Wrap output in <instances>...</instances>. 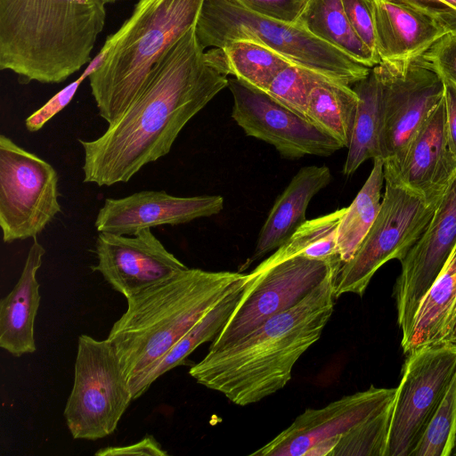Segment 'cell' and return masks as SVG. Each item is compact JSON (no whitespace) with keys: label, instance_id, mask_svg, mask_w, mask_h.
Here are the masks:
<instances>
[{"label":"cell","instance_id":"obj_1","mask_svg":"<svg viewBox=\"0 0 456 456\" xmlns=\"http://www.w3.org/2000/svg\"><path fill=\"white\" fill-rule=\"evenodd\" d=\"M195 26L156 65L118 120L94 140L78 139L85 183L111 186L128 182L144 166L166 156L185 125L228 86V76L207 58Z\"/></svg>","mask_w":456,"mask_h":456},{"label":"cell","instance_id":"obj_2","mask_svg":"<svg viewBox=\"0 0 456 456\" xmlns=\"http://www.w3.org/2000/svg\"><path fill=\"white\" fill-rule=\"evenodd\" d=\"M338 269L291 308L236 342L209 349L189 374L240 406L256 403L282 389L291 379L296 362L319 340L332 315Z\"/></svg>","mask_w":456,"mask_h":456},{"label":"cell","instance_id":"obj_3","mask_svg":"<svg viewBox=\"0 0 456 456\" xmlns=\"http://www.w3.org/2000/svg\"><path fill=\"white\" fill-rule=\"evenodd\" d=\"M102 0H0V69L20 83L55 84L91 61Z\"/></svg>","mask_w":456,"mask_h":456},{"label":"cell","instance_id":"obj_4","mask_svg":"<svg viewBox=\"0 0 456 456\" xmlns=\"http://www.w3.org/2000/svg\"><path fill=\"white\" fill-rule=\"evenodd\" d=\"M187 268L126 298L113 345L133 392L170 348L245 276Z\"/></svg>","mask_w":456,"mask_h":456},{"label":"cell","instance_id":"obj_5","mask_svg":"<svg viewBox=\"0 0 456 456\" xmlns=\"http://www.w3.org/2000/svg\"><path fill=\"white\" fill-rule=\"evenodd\" d=\"M204 0H139L109 37L103 60L89 76L99 115L118 120L144 87L170 48L196 25Z\"/></svg>","mask_w":456,"mask_h":456},{"label":"cell","instance_id":"obj_6","mask_svg":"<svg viewBox=\"0 0 456 456\" xmlns=\"http://www.w3.org/2000/svg\"><path fill=\"white\" fill-rule=\"evenodd\" d=\"M396 388L376 387L306 409L253 456H387Z\"/></svg>","mask_w":456,"mask_h":456},{"label":"cell","instance_id":"obj_7","mask_svg":"<svg viewBox=\"0 0 456 456\" xmlns=\"http://www.w3.org/2000/svg\"><path fill=\"white\" fill-rule=\"evenodd\" d=\"M195 28L204 49L251 39L294 64L351 86L370 69L296 23L256 13L234 0H204Z\"/></svg>","mask_w":456,"mask_h":456},{"label":"cell","instance_id":"obj_8","mask_svg":"<svg viewBox=\"0 0 456 456\" xmlns=\"http://www.w3.org/2000/svg\"><path fill=\"white\" fill-rule=\"evenodd\" d=\"M385 183L374 223L353 257L338 270L335 298L346 293L362 297L384 264L392 259L402 261L426 230L441 200L429 201L399 182L385 179Z\"/></svg>","mask_w":456,"mask_h":456},{"label":"cell","instance_id":"obj_9","mask_svg":"<svg viewBox=\"0 0 456 456\" xmlns=\"http://www.w3.org/2000/svg\"><path fill=\"white\" fill-rule=\"evenodd\" d=\"M132 400L110 341L79 336L73 387L63 412L72 437L95 441L111 435Z\"/></svg>","mask_w":456,"mask_h":456},{"label":"cell","instance_id":"obj_10","mask_svg":"<svg viewBox=\"0 0 456 456\" xmlns=\"http://www.w3.org/2000/svg\"><path fill=\"white\" fill-rule=\"evenodd\" d=\"M55 168L0 135V227L3 241L37 238L61 212Z\"/></svg>","mask_w":456,"mask_h":456},{"label":"cell","instance_id":"obj_11","mask_svg":"<svg viewBox=\"0 0 456 456\" xmlns=\"http://www.w3.org/2000/svg\"><path fill=\"white\" fill-rule=\"evenodd\" d=\"M378 67L382 82L380 151L387 175L403 163L414 136L443 99L444 84L417 59L380 61Z\"/></svg>","mask_w":456,"mask_h":456},{"label":"cell","instance_id":"obj_12","mask_svg":"<svg viewBox=\"0 0 456 456\" xmlns=\"http://www.w3.org/2000/svg\"><path fill=\"white\" fill-rule=\"evenodd\" d=\"M396 387L387 456H411L456 372V346L442 343L406 355Z\"/></svg>","mask_w":456,"mask_h":456},{"label":"cell","instance_id":"obj_13","mask_svg":"<svg viewBox=\"0 0 456 456\" xmlns=\"http://www.w3.org/2000/svg\"><path fill=\"white\" fill-rule=\"evenodd\" d=\"M341 264L340 258L322 260L296 256L257 274L248 273L241 298L209 349L231 345L266 320L291 308Z\"/></svg>","mask_w":456,"mask_h":456},{"label":"cell","instance_id":"obj_14","mask_svg":"<svg viewBox=\"0 0 456 456\" xmlns=\"http://www.w3.org/2000/svg\"><path fill=\"white\" fill-rule=\"evenodd\" d=\"M233 98L232 118L248 135L273 145L286 159L328 157L342 145L310 120L281 104L266 92L228 78Z\"/></svg>","mask_w":456,"mask_h":456},{"label":"cell","instance_id":"obj_15","mask_svg":"<svg viewBox=\"0 0 456 456\" xmlns=\"http://www.w3.org/2000/svg\"><path fill=\"white\" fill-rule=\"evenodd\" d=\"M456 242V176L426 230L401 261L394 296L402 341L411 330L419 306L443 269Z\"/></svg>","mask_w":456,"mask_h":456},{"label":"cell","instance_id":"obj_16","mask_svg":"<svg viewBox=\"0 0 456 456\" xmlns=\"http://www.w3.org/2000/svg\"><path fill=\"white\" fill-rule=\"evenodd\" d=\"M95 254L92 270L126 298L188 268L150 228L133 235L99 232Z\"/></svg>","mask_w":456,"mask_h":456},{"label":"cell","instance_id":"obj_17","mask_svg":"<svg viewBox=\"0 0 456 456\" xmlns=\"http://www.w3.org/2000/svg\"><path fill=\"white\" fill-rule=\"evenodd\" d=\"M224 204L219 195L178 197L165 191H142L106 199L94 226L99 232L133 235L147 228L183 224L216 215Z\"/></svg>","mask_w":456,"mask_h":456},{"label":"cell","instance_id":"obj_18","mask_svg":"<svg viewBox=\"0 0 456 456\" xmlns=\"http://www.w3.org/2000/svg\"><path fill=\"white\" fill-rule=\"evenodd\" d=\"M455 176L456 160L448 144L443 97L414 136L401 166L384 177L437 202Z\"/></svg>","mask_w":456,"mask_h":456},{"label":"cell","instance_id":"obj_19","mask_svg":"<svg viewBox=\"0 0 456 456\" xmlns=\"http://www.w3.org/2000/svg\"><path fill=\"white\" fill-rule=\"evenodd\" d=\"M372 4L381 61L410 62L448 33L433 18L401 0H372Z\"/></svg>","mask_w":456,"mask_h":456},{"label":"cell","instance_id":"obj_20","mask_svg":"<svg viewBox=\"0 0 456 456\" xmlns=\"http://www.w3.org/2000/svg\"><path fill=\"white\" fill-rule=\"evenodd\" d=\"M332 180L325 166L301 167L276 199L257 237L255 250L240 271L283 245L306 221V208L311 200Z\"/></svg>","mask_w":456,"mask_h":456},{"label":"cell","instance_id":"obj_21","mask_svg":"<svg viewBox=\"0 0 456 456\" xmlns=\"http://www.w3.org/2000/svg\"><path fill=\"white\" fill-rule=\"evenodd\" d=\"M45 253L34 238L16 285L0 302V346L16 357L37 350L34 324L41 299L37 273Z\"/></svg>","mask_w":456,"mask_h":456},{"label":"cell","instance_id":"obj_22","mask_svg":"<svg viewBox=\"0 0 456 456\" xmlns=\"http://www.w3.org/2000/svg\"><path fill=\"white\" fill-rule=\"evenodd\" d=\"M208 61L226 76H232L266 92L277 74L292 62L256 41L240 38L221 48L206 51Z\"/></svg>","mask_w":456,"mask_h":456},{"label":"cell","instance_id":"obj_23","mask_svg":"<svg viewBox=\"0 0 456 456\" xmlns=\"http://www.w3.org/2000/svg\"><path fill=\"white\" fill-rule=\"evenodd\" d=\"M294 23L368 68L381 61L353 29L341 0H305Z\"/></svg>","mask_w":456,"mask_h":456},{"label":"cell","instance_id":"obj_24","mask_svg":"<svg viewBox=\"0 0 456 456\" xmlns=\"http://www.w3.org/2000/svg\"><path fill=\"white\" fill-rule=\"evenodd\" d=\"M359 97L347 156L343 167L346 175L354 174L369 159L381 158L382 82L378 64L352 86Z\"/></svg>","mask_w":456,"mask_h":456},{"label":"cell","instance_id":"obj_25","mask_svg":"<svg viewBox=\"0 0 456 456\" xmlns=\"http://www.w3.org/2000/svg\"><path fill=\"white\" fill-rule=\"evenodd\" d=\"M247 281L248 273L170 348L137 385L133 392L134 400L142 395L161 375L183 364L197 347L216 338L241 298Z\"/></svg>","mask_w":456,"mask_h":456},{"label":"cell","instance_id":"obj_26","mask_svg":"<svg viewBox=\"0 0 456 456\" xmlns=\"http://www.w3.org/2000/svg\"><path fill=\"white\" fill-rule=\"evenodd\" d=\"M358 102L359 97L351 86L323 77L310 93L307 118L343 148H348Z\"/></svg>","mask_w":456,"mask_h":456},{"label":"cell","instance_id":"obj_27","mask_svg":"<svg viewBox=\"0 0 456 456\" xmlns=\"http://www.w3.org/2000/svg\"><path fill=\"white\" fill-rule=\"evenodd\" d=\"M372 169L364 184L347 208L338 224L337 245L340 260L349 261L367 235L381 206V189L385 181L384 162L373 159Z\"/></svg>","mask_w":456,"mask_h":456},{"label":"cell","instance_id":"obj_28","mask_svg":"<svg viewBox=\"0 0 456 456\" xmlns=\"http://www.w3.org/2000/svg\"><path fill=\"white\" fill-rule=\"evenodd\" d=\"M345 211L346 208H343L306 220L283 245L262 261L250 273L257 274L296 256L322 260L340 258L338 252L337 231Z\"/></svg>","mask_w":456,"mask_h":456},{"label":"cell","instance_id":"obj_29","mask_svg":"<svg viewBox=\"0 0 456 456\" xmlns=\"http://www.w3.org/2000/svg\"><path fill=\"white\" fill-rule=\"evenodd\" d=\"M456 443V372L411 456H450Z\"/></svg>","mask_w":456,"mask_h":456},{"label":"cell","instance_id":"obj_30","mask_svg":"<svg viewBox=\"0 0 456 456\" xmlns=\"http://www.w3.org/2000/svg\"><path fill=\"white\" fill-rule=\"evenodd\" d=\"M323 77H326L291 63L277 74L266 93L281 104L308 119L307 105L310 93Z\"/></svg>","mask_w":456,"mask_h":456},{"label":"cell","instance_id":"obj_31","mask_svg":"<svg viewBox=\"0 0 456 456\" xmlns=\"http://www.w3.org/2000/svg\"><path fill=\"white\" fill-rule=\"evenodd\" d=\"M104 55L105 51L102 49L77 79L65 86L41 108L29 115L25 120L27 130L28 132L39 131L49 120L61 112L71 102L80 84L86 77H89L91 73L99 66Z\"/></svg>","mask_w":456,"mask_h":456},{"label":"cell","instance_id":"obj_32","mask_svg":"<svg viewBox=\"0 0 456 456\" xmlns=\"http://www.w3.org/2000/svg\"><path fill=\"white\" fill-rule=\"evenodd\" d=\"M416 59L456 90V33L448 32Z\"/></svg>","mask_w":456,"mask_h":456},{"label":"cell","instance_id":"obj_33","mask_svg":"<svg viewBox=\"0 0 456 456\" xmlns=\"http://www.w3.org/2000/svg\"><path fill=\"white\" fill-rule=\"evenodd\" d=\"M341 2L346 15L358 37L379 56L372 0H341Z\"/></svg>","mask_w":456,"mask_h":456},{"label":"cell","instance_id":"obj_34","mask_svg":"<svg viewBox=\"0 0 456 456\" xmlns=\"http://www.w3.org/2000/svg\"><path fill=\"white\" fill-rule=\"evenodd\" d=\"M256 13L294 23L305 0H234Z\"/></svg>","mask_w":456,"mask_h":456},{"label":"cell","instance_id":"obj_35","mask_svg":"<svg viewBox=\"0 0 456 456\" xmlns=\"http://www.w3.org/2000/svg\"><path fill=\"white\" fill-rule=\"evenodd\" d=\"M433 18L448 32L456 33V0H401Z\"/></svg>","mask_w":456,"mask_h":456},{"label":"cell","instance_id":"obj_36","mask_svg":"<svg viewBox=\"0 0 456 456\" xmlns=\"http://www.w3.org/2000/svg\"><path fill=\"white\" fill-rule=\"evenodd\" d=\"M97 456H118V455H147L167 456L168 453L162 449L159 443L151 435L145 436L137 443L125 446H110L98 450Z\"/></svg>","mask_w":456,"mask_h":456},{"label":"cell","instance_id":"obj_37","mask_svg":"<svg viewBox=\"0 0 456 456\" xmlns=\"http://www.w3.org/2000/svg\"><path fill=\"white\" fill-rule=\"evenodd\" d=\"M444 101L445 105V127L448 144L456 160V90L445 84Z\"/></svg>","mask_w":456,"mask_h":456},{"label":"cell","instance_id":"obj_38","mask_svg":"<svg viewBox=\"0 0 456 456\" xmlns=\"http://www.w3.org/2000/svg\"><path fill=\"white\" fill-rule=\"evenodd\" d=\"M446 342L456 346V299L434 340V345Z\"/></svg>","mask_w":456,"mask_h":456},{"label":"cell","instance_id":"obj_39","mask_svg":"<svg viewBox=\"0 0 456 456\" xmlns=\"http://www.w3.org/2000/svg\"><path fill=\"white\" fill-rule=\"evenodd\" d=\"M105 4H108V3H113L115 1H118V0H102Z\"/></svg>","mask_w":456,"mask_h":456},{"label":"cell","instance_id":"obj_40","mask_svg":"<svg viewBox=\"0 0 456 456\" xmlns=\"http://www.w3.org/2000/svg\"><path fill=\"white\" fill-rule=\"evenodd\" d=\"M452 455H456V443H455V447L453 449V452H452Z\"/></svg>","mask_w":456,"mask_h":456}]
</instances>
